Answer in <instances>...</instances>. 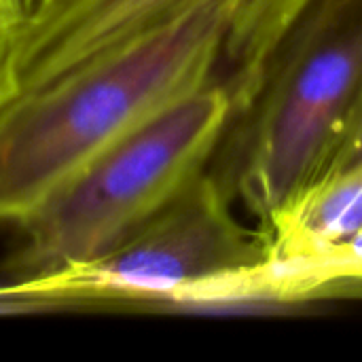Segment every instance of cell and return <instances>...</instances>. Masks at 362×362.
Returning a JSON list of instances; mask_svg holds the SVG:
<instances>
[{
	"label": "cell",
	"mask_w": 362,
	"mask_h": 362,
	"mask_svg": "<svg viewBox=\"0 0 362 362\" xmlns=\"http://www.w3.org/2000/svg\"><path fill=\"white\" fill-rule=\"evenodd\" d=\"M55 0H0V28L15 36L38 21Z\"/></svg>",
	"instance_id": "cell-8"
},
{
	"label": "cell",
	"mask_w": 362,
	"mask_h": 362,
	"mask_svg": "<svg viewBox=\"0 0 362 362\" xmlns=\"http://www.w3.org/2000/svg\"><path fill=\"white\" fill-rule=\"evenodd\" d=\"M227 13L197 6L0 106V223L23 225L70 178L174 100L216 83Z\"/></svg>",
	"instance_id": "cell-1"
},
{
	"label": "cell",
	"mask_w": 362,
	"mask_h": 362,
	"mask_svg": "<svg viewBox=\"0 0 362 362\" xmlns=\"http://www.w3.org/2000/svg\"><path fill=\"white\" fill-rule=\"evenodd\" d=\"M64 2H66V0H55V2H53V6H51L49 11H53L55 6H59V4H64ZM49 11H47V13H49ZM47 13H45V15H47Z\"/></svg>",
	"instance_id": "cell-10"
},
{
	"label": "cell",
	"mask_w": 362,
	"mask_h": 362,
	"mask_svg": "<svg viewBox=\"0 0 362 362\" xmlns=\"http://www.w3.org/2000/svg\"><path fill=\"white\" fill-rule=\"evenodd\" d=\"M362 95V0H308L269 49L208 172L269 238L322 182Z\"/></svg>",
	"instance_id": "cell-2"
},
{
	"label": "cell",
	"mask_w": 362,
	"mask_h": 362,
	"mask_svg": "<svg viewBox=\"0 0 362 362\" xmlns=\"http://www.w3.org/2000/svg\"><path fill=\"white\" fill-rule=\"evenodd\" d=\"M19 91L15 72V34L0 28V106Z\"/></svg>",
	"instance_id": "cell-9"
},
{
	"label": "cell",
	"mask_w": 362,
	"mask_h": 362,
	"mask_svg": "<svg viewBox=\"0 0 362 362\" xmlns=\"http://www.w3.org/2000/svg\"><path fill=\"white\" fill-rule=\"evenodd\" d=\"M55 312H110V308L93 295L45 288L30 280H17L0 286V318Z\"/></svg>",
	"instance_id": "cell-6"
},
{
	"label": "cell",
	"mask_w": 362,
	"mask_h": 362,
	"mask_svg": "<svg viewBox=\"0 0 362 362\" xmlns=\"http://www.w3.org/2000/svg\"><path fill=\"white\" fill-rule=\"evenodd\" d=\"M358 170H362V95L356 110H354V117L350 121V127H348V132L337 148V155H335L327 176L322 178V182L329 178H335V176L358 172Z\"/></svg>",
	"instance_id": "cell-7"
},
{
	"label": "cell",
	"mask_w": 362,
	"mask_h": 362,
	"mask_svg": "<svg viewBox=\"0 0 362 362\" xmlns=\"http://www.w3.org/2000/svg\"><path fill=\"white\" fill-rule=\"evenodd\" d=\"M308 0H66L15 36L19 89L36 87L74 64L132 40L206 4L227 13L216 83L238 108L295 13ZM231 108V110H233Z\"/></svg>",
	"instance_id": "cell-5"
},
{
	"label": "cell",
	"mask_w": 362,
	"mask_h": 362,
	"mask_svg": "<svg viewBox=\"0 0 362 362\" xmlns=\"http://www.w3.org/2000/svg\"><path fill=\"white\" fill-rule=\"evenodd\" d=\"M269 261V238L238 221L206 168L106 255L30 282L93 295L110 312H144L250 299Z\"/></svg>",
	"instance_id": "cell-4"
},
{
	"label": "cell",
	"mask_w": 362,
	"mask_h": 362,
	"mask_svg": "<svg viewBox=\"0 0 362 362\" xmlns=\"http://www.w3.org/2000/svg\"><path fill=\"white\" fill-rule=\"evenodd\" d=\"M231 108L229 93L208 83L119 138L19 225L6 269L32 280L112 250L208 168Z\"/></svg>",
	"instance_id": "cell-3"
}]
</instances>
